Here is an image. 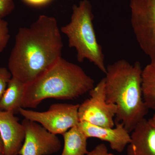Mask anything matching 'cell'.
<instances>
[{
    "instance_id": "5b68a950",
    "label": "cell",
    "mask_w": 155,
    "mask_h": 155,
    "mask_svg": "<svg viewBox=\"0 0 155 155\" xmlns=\"http://www.w3.org/2000/svg\"><path fill=\"white\" fill-rule=\"evenodd\" d=\"M129 7L137 41L155 65V0H129Z\"/></svg>"
},
{
    "instance_id": "8992f818",
    "label": "cell",
    "mask_w": 155,
    "mask_h": 155,
    "mask_svg": "<svg viewBox=\"0 0 155 155\" xmlns=\"http://www.w3.org/2000/svg\"><path fill=\"white\" fill-rule=\"evenodd\" d=\"M79 104H53L48 110L37 112L21 108L19 114L25 119L38 122L54 134H64L79 123Z\"/></svg>"
},
{
    "instance_id": "ffe728a7",
    "label": "cell",
    "mask_w": 155,
    "mask_h": 155,
    "mask_svg": "<svg viewBox=\"0 0 155 155\" xmlns=\"http://www.w3.org/2000/svg\"><path fill=\"white\" fill-rule=\"evenodd\" d=\"M4 152V145L2 139L1 138V136H0V153H3Z\"/></svg>"
},
{
    "instance_id": "d6986e66",
    "label": "cell",
    "mask_w": 155,
    "mask_h": 155,
    "mask_svg": "<svg viewBox=\"0 0 155 155\" xmlns=\"http://www.w3.org/2000/svg\"><path fill=\"white\" fill-rule=\"evenodd\" d=\"M24 2L35 7H40L45 5L51 2L52 0H22Z\"/></svg>"
},
{
    "instance_id": "4fadbf2b",
    "label": "cell",
    "mask_w": 155,
    "mask_h": 155,
    "mask_svg": "<svg viewBox=\"0 0 155 155\" xmlns=\"http://www.w3.org/2000/svg\"><path fill=\"white\" fill-rule=\"evenodd\" d=\"M64 147L61 155H85L87 150V137L77 126L70 128L62 134Z\"/></svg>"
},
{
    "instance_id": "7402d4cb",
    "label": "cell",
    "mask_w": 155,
    "mask_h": 155,
    "mask_svg": "<svg viewBox=\"0 0 155 155\" xmlns=\"http://www.w3.org/2000/svg\"><path fill=\"white\" fill-rule=\"evenodd\" d=\"M0 155H5L3 153H0Z\"/></svg>"
},
{
    "instance_id": "44dd1931",
    "label": "cell",
    "mask_w": 155,
    "mask_h": 155,
    "mask_svg": "<svg viewBox=\"0 0 155 155\" xmlns=\"http://www.w3.org/2000/svg\"><path fill=\"white\" fill-rule=\"evenodd\" d=\"M151 121L153 122V124L155 125V114L153 116V118L150 119Z\"/></svg>"
},
{
    "instance_id": "ba28073f",
    "label": "cell",
    "mask_w": 155,
    "mask_h": 155,
    "mask_svg": "<svg viewBox=\"0 0 155 155\" xmlns=\"http://www.w3.org/2000/svg\"><path fill=\"white\" fill-rule=\"evenodd\" d=\"M22 124L25 128V137L19 155H51L61 150V140L57 135L38 122L24 119Z\"/></svg>"
},
{
    "instance_id": "9c48e42d",
    "label": "cell",
    "mask_w": 155,
    "mask_h": 155,
    "mask_svg": "<svg viewBox=\"0 0 155 155\" xmlns=\"http://www.w3.org/2000/svg\"><path fill=\"white\" fill-rule=\"evenodd\" d=\"M115 127H105L92 125L86 121H80L78 127L87 138L94 137L110 143L111 149L122 152L131 141L130 135L120 122H115Z\"/></svg>"
},
{
    "instance_id": "6da1fadb",
    "label": "cell",
    "mask_w": 155,
    "mask_h": 155,
    "mask_svg": "<svg viewBox=\"0 0 155 155\" xmlns=\"http://www.w3.org/2000/svg\"><path fill=\"white\" fill-rule=\"evenodd\" d=\"M63 42L57 19L42 15L19 28L9 58L12 77L29 83L62 57Z\"/></svg>"
},
{
    "instance_id": "277c9868",
    "label": "cell",
    "mask_w": 155,
    "mask_h": 155,
    "mask_svg": "<svg viewBox=\"0 0 155 155\" xmlns=\"http://www.w3.org/2000/svg\"><path fill=\"white\" fill-rule=\"evenodd\" d=\"M92 9L89 0H81L78 5H73L70 22L60 30L67 36L69 47L76 50L78 62L87 59L105 74L104 54L97 40Z\"/></svg>"
},
{
    "instance_id": "5bb4252c",
    "label": "cell",
    "mask_w": 155,
    "mask_h": 155,
    "mask_svg": "<svg viewBox=\"0 0 155 155\" xmlns=\"http://www.w3.org/2000/svg\"><path fill=\"white\" fill-rule=\"evenodd\" d=\"M143 97L149 109L155 110V65L148 64L142 69Z\"/></svg>"
},
{
    "instance_id": "9a60e30c",
    "label": "cell",
    "mask_w": 155,
    "mask_h": 155,
    "mask_svg": "<svg viewBox=\"0 0 155 155\" xmlns=\"http://www.w3.org/2000/svg\"><path fill=\"white\" fill-rule=\"evenodd\" d=\"M10 38L8 22L0 17V53L7 47Z\"/></svg>"
},
{
    "instance_id": "2e32d148",
    "label": "cell",
    "mask_w": 155,
    "mask_h": 155,
    "mask_svg": "<svg viewBox=\"0 0 155 155\" xmlns=\"http://www.w3.org/2000/svg\"><path fill=\"white\" fill-rule=\"evenodd\" d=\"M12 78V75L8 69L5 67H0V99L5 91Z\"/></svg>"
},
{
    "instance_id": "8fae6325",
    "label": "cell",
    "mask_w": 155,
    "mask_h": 155,
    "mask_svg": "<svg viewBox=\"0 0 155 155\" xmlns=\"http://www.w3.org/2000/svg\"><path fill=\"white\" fill-rule=\"evenodd\" d=\"M130 135L127 155H155V125L150 119H142Z\"/></svg>"
},
{
    "instance_id": "52a82bcc",
    "label": "cell",
    "mask_w": 155,
    "mask_h": 155,
    "mask_svg": "<svg viewBox=\"0 0 155 155\" xmlns=\"http://www.w3.org/2000/svg\"><path fill=\"white\" fill-rule=\"evenodd\" d=\"M90 98L79 105V121H86L92 125L105 127H114L117 106L106 101L105 78L89 92Z\"/></svg>"
},
{
    "instance_id": "30bf717a",
    "label": "cell",
    "mask_w": 155,
    "mask_h": 155,
    "mask_svg": "<svg viewBox=\"0 0 155 155\" xmlns=\"http://www.w3.org/2000/svg\"><path fill=\"white\" fill-rule=\"evenodd\" d=\"M0 136L5 155H18L25 137V128L15 114L0 111Z\"/></svg>"
},
{
    "instance_id": "e0dca14e",
    "label": "cell",
    "mask_w": 155,
    "mask_h": 155,
    "mask_svg": "<svg viewBox=\"0 0 155 155\" xmlns=\"http://www.w3.org/2000/svg\"><path fill=\"white\" fill-rule=\"evenodd\" d=\"M14 8V0H0V17L4 18L8 16Z\"/></svg>"
},
{
    "instance_id": "3957f363",
    "label": "cell",
    "mask_w": 155,
    "mask_h": 155,
    "mask_svg": "<svg viewBox=\"0 0 155 155\" xmlns=\"http://www.w3.org/2000/svg\"><path fill=\"white\" fill-rule=\"evenodd\" d=\"M94 87V81L82 68L61 57L33 81L24 84L22 108L35 109L48 98L73 100Z\"/></svg>"
},
{
    "instance_id": "7a4b0ae2",
    "label": "cell",
    "mask_w": 155,
    "mask_h": 155,
    "mask_svg": "<svg viewBox=\"0 0 155 155\" xmlns=\"http://www.w3.org/2000/svg\"><path fill=\"white\" fill-rule=\"evenodd\" d=\"M142 72L139 62L122 59L108 65L104 77L106 101L117 106L115 123H122L129 133L149 110L143 97Z\"/></svg>"
},
{
    "instance_id": "7c38bea8",
    "label": "cell",
    "mask_w": 155,
    "mask_h": 155,
    "mask_svg": "<svg viewBox=\"0 0 155 155\" xmlns=\"http://www.w3.org/2000/svg\"><path fill=\"white\" fill-rule=\"evenodd\" d=\"M24 89V84L12 77L0 99V111L19 114V110L22 108Z\"/></svg>"
},
{
    "instance_id": "ac0fdd59",
    "label": "cell",
    "mask_w": 155,
    "mask_h": 155,
    "mask_svg": "<svg viewBox=\"0 0 155 155\" xmlns=\"http://www.w3.org/2000/svg\"><path fill=\"white\" fill-rule=\"evenodd\" d=\"M86 155H114L108 151L107 148L104 143L97 145L93 150L88 152Z\"/></svg>"
}]
</instances>
